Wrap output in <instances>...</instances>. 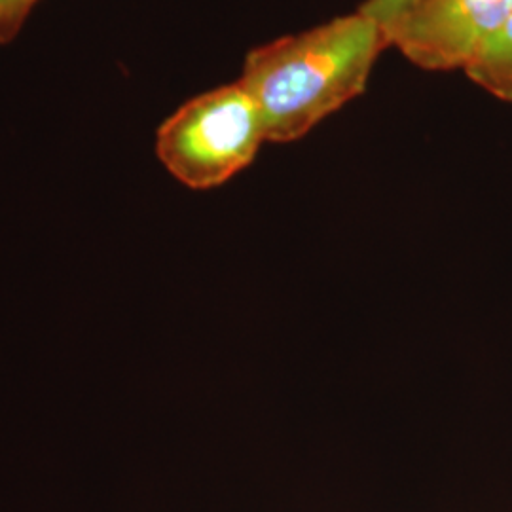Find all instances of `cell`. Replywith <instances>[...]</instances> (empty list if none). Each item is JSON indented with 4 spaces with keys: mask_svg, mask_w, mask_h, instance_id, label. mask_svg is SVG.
<instances>
[{
    "mask_svg": "<svg viewBox=\"0 0 512 512\" xmlns=\"http://www.w3.org/2000/svg\"><path fill=\"white\" fill-rule=\"evenodd\" d=\"M387 46L384 27L357 10L253 48L238 82L260 110L268 143L306 137L359 97Z\"/></svg>",
    "mask_w": 512,
    "mask_h": 512,
    "instance_id": "6da1fadb",
    "label": "cell"
},
{
    "mask_svg": "<svg viewBox=\"0 0 512 512\" xmlns=\"http://www.w3.org/2000/svg\"><path fill=\"white\" fill-rule=\"evenodd\" d=\"M264 143L268 139L260 110L234 82L175 110L156 133V154L179 183L211 190L253 164Z\"/></svg>",
    "mask_w": 512,
    "mask_h": 512,
    "instance_id": "7a4b0ae2",
    "label": "cell"
},
{
    "mask_svg": "<svg viewBox=\"0 0 512 512\" xmlns=\"http://www.w3.org/2000/svg\"><path fill=\"white\" fill-rule=\"evenodd\" d=\"M511 14L512 0H414L384 31L420 69L465 71Z\"/></svg>",
    "mask_w": 512,
    "mask_h": 512,
    "instance_id": "3957f363",
    "label": "cell"
},
{
    "mask_svg": "<svg viewBox=\"0 0 512 512\" xmlns=\"http://www.w3.org/2000/svg\"><path fill=\"white\" fill-rule=\"evenodd\" d=\"M465 74L482 90L512 103V14L476 52Z\"/></svg>",
    "mask_w": 512,
    "mask_h": 512,
    "instance_id": "277c9868",
    "label": "cell"
},
{
    "mask_svg": "<svg viewBox=\"0 0 512 512\" xmlns=\"http://www.w3.org/2000/svg\"><path fill=\"white\" fill-rule=\"evenodd\" d=\"M38 0H0V44L18 37Z\"/></svg>",
    "mask_w": 512,
    "mask_h": 512,
    "instance_id": "5b68a950",
    "label": "cell"
},
{
    "mask_svg": "<svg viewBox=\"0 0 512 512\" xmlns=\"http://www.w3.org/2000/svg\"><path fill=\"white\" fill-rule=\"evenodd\" d=\"M414 0H365L359 10L376 19L382 27H385L389 21L397 18L403 10H406Z\"/></svg>",
    "mask_w": 512,
    "mask_h": 512,
    "instance_id": "8992f818",
    "label": "cell"
}]
</instances>
